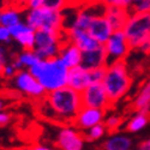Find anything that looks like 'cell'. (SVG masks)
<instances>
[{
  "label": "cell",
  "mask_w": 150,
  "mask_h": 150,
  "mask_svg": "<svg viewBox=\"0 0 150 150\" xmlns=\"http://www.w3.org/2000/svg\"><path fill=\"white\" fill-rule=\"evenodd\" d=\"M82 108L81 94L69 86L48 93L41 103L40 114L54 121L72 122Z\"/></svg>",
  "instance_id": "6da1fadb"
},
{
  "label": "cell",
  "mask_w": 150,
  "mask_h": 150,
  "mask_svg": "<svg viewBox=\"0 0 150 150\" xmlns=\"http://www.w3.org/2000/svg\"><path fill=\"white\" fill-rule=\"evenodd\" d=\"M102 85L106 94L113 105L126 96L132 86V77L125 61H117L105 67Z\"/></svg>",
  "instance_id": "7a4b0ae2"
},
{
  "label": "cell",
  "mask_w": 150,
  "mask_h": 150,
  "mask_svg": "<svg viewBox=\"0 0 150 150\" xmlns=\"http://www.w3.org/2000/svg\"><path fill=\"white\" fill-rule=\"evenodd\" d=\"M28 71L39 81L47 94L67 85L69 70L58 58L40 60Z\"/></svg>",
  "instance_id": "3957f363"
},
{
  "label": "cell",
  "mask_w": 150,
  "mask_h": 150,
  "mask_svg": "<svg viewBox=\"0 0 150 150\" xmlns=\"http://www.w3.org/2000/svg\"><path fill=\"white\" fill-rule=\"evenodd\" d=\"M28 25L35 30L47 31H64L65 16L64 12L52 11L47 7H40L35 10H27L24 13V19Z\"/></svg>",
  "instance_id": "277c9868"
},
{
  "label": "cell",
  "mask_w": 150,
  "mask_h": 150,
  "mask_svg": "<svg viewBox=\"0 0 150 150\" xmlns=\"http://www.w3.org/2000/svg\"><path fill=\"white\" fill-rule=\"evenodd\" d=\"M131 49H137L150 39V13H130L122 28Z\"/></svg>",
  "instance_id": "5b68a950"
},
{
  "label": "cell",
  "mask_w": 150,
  "mask_h": 150,
  "mask_svg": "<svg viewBox=\"0 0 150 150\" xmlns=\"http://www.w3.org/2000/svg\"><path fill=\"white\" fill-rule=\"evenodd\" d=\"M64 31H35V45L34 52L40 60H49L58 58L61 46L66 41V37H62Z\"/></svg>",
  "instance_id": "8992f818"
},
{
  "label": "cell",
  "mask_w": 150,
  "mask_h": 150,
  "mask_svg": "<svg viewBox=\"0 0 150 150\" xmlns=\"http://www.w3.org/2000/svg\"><path fill=\"white\" fill-rule=\"evenodd\" d=\"M107 65L113 64L117 61H125V58L131 52L130 43L122 30L114 31L103 45ZM106 65V66H107Z\"/></svg>",
  "instance_id": "52a82bcc"
},
{
  "label": "cell",
  "mask_w": 150,
  "mask_h": 150,
  "mask_svg": "<svg viewBox=\"0 0 150 150\" xmlns=\"http://www.w3.org/2000/svg\"><path fill=\"white\" fill-rule=\"evenodd\" d=\"M82 107L106 110L112 106L102 83H91L81 93Z\"/></svg>",
  "instance_id": "ba28073f"
},
{
  "label": "cell",
  "mask_w": 150,
  "mask_h": 150,
  "mask_svg": "<svg viewBox=\"0 0 150 150\" xmlns=\"http://www.w3.org/2000/svg\"><path fill=\"white\" fill-rule=\"evenodd\" d=\"M13 79V86L22 94L27 95L33 98H45L46 90L42 88V85L39 83L33 74L28 70L17 71L16 76L12 78Z\"/></svg>",
  "instance_id": "9c48e42d"
},
{
  "label": "cell",
  "mask_w": 150,
  "mask_h": 150,
  "mask_svg": "<svg viewBox=\"0 0 150 150\" xmlns=\"http://www.w3.org/2000/svg\"><path fill=\"white\" fill-rule=\"evenodd\" d=\"M58 150H83L85 138L83 132L73 126H62L59 129L55 138Z\"/></svg>",
  "instance_id": "30bf717a"
},
{
  "label": "cell",
  "mask_w": 150,
  "mask_h": 150,
  "mask_svg": "<svg viewBox=\"0 0 150 150\" xmlns=\"http://www.w3.org/2000/svg\"><path fill=\"white\" fill-rule=\"evenodd\" d=\"M105 118H106V110L82 107L76 118H74V120L72 121V124L73 127H76L81 132L82 131L85 132L86 130L95 126V125L102 124L105 121Z\"/></svg>",
  "instance_id": "8fae6325"
},
{
  "label": "cell",
  "mask_w": 150,
  "mask_h": 150,
  "mask_svg": "<svg viewBox=\"0 0 150 150\" xmlns=\"http://www.w3.org/2000/svg\"><path fill=\"white\" fill-rule=\"evenodd\" d=\"M113 33L114 30L107 21V18L105 17V12L96 13L93 17L88 28V34L96 42H98L100 45H105Z\"/></svg>",
  "instance_id": "7c38bea8"
},
{
  "label": "cell",
  "mask_w": 150,
  "mask_h": 150,
  "mask_svg": "<svg viewBox=\"0 0 150 150\" xmlns=\"http://www.w3.org/2000/svg\"><path fill=\"white\" fill-rule=\"evenodd\" d=\"M12 40H15L23 51H34L35 45V30H33L25 22H21L15 27L10 28Z\"/></svg>",
  "instance_id": "4fadbf2b"
},
{
  "label": "cell",
  "mask_w": 150,
  "mask_h": 150,
  "mask_svg": "<svg viewBox=\"0 0 150 150\" xmlns=\"http://www.w3.org/2000/svg\"><path fill=\"white\" fill-rule=\"evenodd\" d=\"M91 77H90V71L85 70L81 65L77 67H73L69 70L67 74V86L73 89L77 93H82L84 89H86L91 84Z\"/></svg>",
  "instance_id": "5bb4252c"
},
{
  "label": "cell",
  "mask_w": 150,
  "mask_h": 150,
  "mask_svg": "<svg viewBox=\"0 0 150 150\" xmlns=\"http://www.w3.org/2000/svg\"><path fill=\"white\" fill-rule=\"evenodd\" d=\"M58 59L62 62V65L67 70H71L73 67H77L81 65L82 52L77 48V46H74L72 42L66 40L60 48Z\"/></svg>",
  "instance_id": "9a60e30c"
},
{
  "label": "cell",
  "mask_w": 150,
  "mask_h": 150,
  "mask_svg": "<svg viewBox=\"0 0 150 150\" xmlns=\"http://www.w3.org/2000/svg\"><path fill=\"white\" fill-rule=\"evenodd\" d=\"M106 65H107V60H106L103 45L94 49V51L82 53L81 66L84 67L85 70L101 69V67H106Z\"/></svg>",
  "instance_id": "2e32d148"
},
{
  "label": "cell",
  "mask_w": 150,
  "mask_h": 150,
  "mask_svg": "<svg viewBox=\"0 0 150 150\" xmlns=\"http://www.w3.org/2000/svg\"><path fill=\"white\" fill-rule=\"evenodd\" d=\"M133 141L130 136L125 133H112L105 139L102 144L103 150H132Z\"/></svg>",
  "instance_id": "e0dca14e"
},
{
  "label": "cell",
  "mask_w": 150,
  "mask_h": 150,
  "mask_svg": "<svg viewBox=\"0 0 150 150\" xmlns=\"http://www.w3.org/2000/svg\"><path fill=\"white\" fill-rule=\"evenodd\" d=\"M129 15H130V12L127 10L113 7V6L105 4V17L107 18V21L109 22V24L112 25L114 31L122 30L125 23H126L129 18Z\"/></svg>",
  "instance_id": "ac0fdd59"
},
{
  "label": "cell",
  "mask_w": 150,
  "mask_h": 150,
  "mask_svg": "<svg viewBox=\"0 0 150 150\" xmlns=\"http://www.w3.org/2000/svg\"><path fill=\"white\" fill-rule=\"evenodd\" d=\"M132 106L136 112L150 114V82H146L142 85L133 100Z\"/></svg>",
  "instance_id": "d6986e66"
},
{
  "label": "cell",
  "mask_w": 150,
  "mask_h": 150,
  "mask_svg": "<svg viewBox=\"0 0 150 150\" xmlns=\"http://www.w3.org/2000/svg\"><path fill=\"white\" fill-rule=\"evenodd\" d=\"M0 17H1V25L8 29L23 21L21 11L13 5H5L3 8H0Z\"/></svg>",
  "instance_id": "ffe728a7"
},
{
  "label": "cell",
  "mask_w": 150,
  "mask_h": 150,
  "mask_svg": "<svg viewBox=\"0 0 150 150\" xmlns=\"http://www.w3.org/2000/svg\"><path fill=\"white\" fill-rule=\"evenodd\" d=\"M40 61L34 51H22L18 55L15 57L11 64L17 71H23V70H30L34 65H36Z\"/></svg>",
  "instance_id": "44dd1931"
},
{
  "label": "cell",
  "mask_w": 150,
  "mask_h": 150,
  "mask_svg": "<svg viewBox=\"0 0 150 150\" xmlns=\"http://www.w3.org/2000/svg\"><path fill=\"white\" fill-rule=\"evenodd\" d=\"M149 122H150V114L136 112V114H133V117H131L127 120V122L125 124V130L130 133H137L145 129Z\"/></svg>",
  "instance_id": "7402d4cb"
},
{
  "label": "cell",
  "mask_w": 150,
  "mask_h": 150,
  "mask_svg": "<svg viewBox=\"0 0 150 150\" xmlns=\"http://www.w3.org/2000/svg\"><path fill=\"white\" fill-rule=\"evenodd\" d=\"M107 129L106 126L102 124H98V125H95L91 129L86 130L85 132H83V136L85 138V142H95V141H100L101 138L107 134Z\"/></svg>",
  "instance_id": "603a6c76"
},
{
  "label": "cell",
  "mask_w": 150,
  "mask_h": 150,
  "mask_svg": "<svg viewBox=\"0 0 150 150\" xmlns=\"http://www.w3.org/2000/svg\"><path fill=\"white\" fill-rule=\"evenodd\" d=\"M122 118L118 114H112V115H108L107 118H105V121H103V125L106 126L107 131L109 132H118L119 129L122 126Z\"/></svg>",
  "instance_id": "cb8c5ba5"
},
{
  "label": "cell",
  "mask_w": 150,
  "mask_h": 150,
  "mask_svg": "<svg viewBox=\"0 0 150 150\" xmlns=\"http://www.w3.org/2000/svg\"><path fill=\"white\" fill-rule=\"evenodd\" d=\"M130 13H150V0H133Z\"/></svg>",
  "instance_id": "d4e9b609"
},
{
  "label": "cell",
  "mask_w": 150,
  "mask_h": 150,
  "mask_svg": "<svg viewBox=\"0 0 150 150\" xmlns=\"http://www.w3.org/2000/svg\"><path fill=\"white\" fill-rule=\"evenodd\" d=\"M43 7H47L52 11L62 12L67 7V3L62 0H43Z\"/></svg>",
  "instance_id": "484cf974"
},
{
  "label": "cell",
  "mask_w": 150,
  "mask_h": 150,
  "mask_svg": "<svg viewBox=\"0 0 150 150\" xmlns=\"http://www.w3.org/2000/svg\"><path fill=\"white\" fill-rule=\"evenodd\" d=\"M106 5L122 8V10H127L130 12L131 5H132V0H109V1H105Z\"/></svg>",
  "instance_id": "4316f807"
},
{
  "label": "cell",
  "mask_w": 150,
  "mask_h": 150,
  "mask_svg": "<svg viewBox=\"0 0 150 150\" xmlns=\"http://www.w3.org/2000/svg\"><path fill=\"white\" fill-rule=\"evenodd\" d=\"M89 71H90V77H91L93 83H102L103 77H105V67L89 70Z\"/></svg>",
  "instance_id": "83f0119b"
},
{
  "label": "cell",
  "mask_w": 150,
  "mask_h": 150,
  "mask_svg": "<svg viewBox=\"0 0 150 150\" xmlns=\"http://www.w3.org/2000/svg\"><path fill=\"white\" fill-rule=\"evenodd\" d=\"M12 41V36L10 29L0 25V45H8Z\"/></svg>",
  "instance_id": "f1b7e54d"
},
{
  "label": "cell",
  "mask_w": 150,
  "mask_h": 150,
  "mask_svg": "<svg viewBox=\"0 0 150 150\" xmlns=\"http://www.w3.org/2000/svg\"><path fill=\"white\" fill-rule=\"evenodd\" d=\"M16 73H17V70L13 67V65L8 64V62L4 66L3 72H1V74L4 77H6V78H13L16 76Z\"/></svg>",
  "instance_id": "f546056e"
},
{
  "label": "cell",
  "mask_w": 150,
  "mask_h": 150,
  "mask_svg": "<svg viewBox=\"0 0 150 150\" xmlns=\"http://www.w3.org/2000/svg\"><path fill=\"white\" fill-rule=\"evenodd\" d=\"M27 10H35V8H40L43 7V0H29L25 3Z\"/></svg>",
  "instance_id": "4dcf8cb0"
},
{
  "label": "cell",
  "mask_w": 150,
  "mask_h": 150,
  "mask_svg": "<svg viewBox=\"0 0 150 150\" xmlns=\"http://www.w3.org/2000/svg\"><path fill=\"white\" fill-rule=\"evenodd\" d=\"M7 64V57H6V51L5 48L0 45V74L3 72L4 66Z\"/></svg>",
  "instance_id": "1f68e13d"
},
{
  "label": "cell",
  "mask_w": 150,
  "mask_h": 150,
  "mask_svg": "<svg viewBox=\"0 0 150 150\" xmlns=\"http://www.w3.org/2000/svg\"><path fill=\"white\" fill-rule=\"evenodd\" d=\"M10 121H11V115H10V113H7V112H5V110L0 112V127L8 125Z\"/></svg>",
  "instance_id": "d6a6232c"
},
{
  "label": "cell",
  "mask_w": 150,
  "mask_h": 150,
  "mask_svg": "<svg viewBox=\"0 0 150 150\" xmlns=\"http://www.w3.org/2000/svg\"><path fill=\"white\" fill-rule=\"evenodd\" d=\"M25 150H57L53 146H49V145H43V144H34L28 146Z\"/></svg>",
  "instance_id": "836d02e7"
},
{
  "label": "cell",
  "mask_w": 150,
  "mask_h": 150,
  "mask_svg": "<svg viewBox=\"0 0 150 150\" xmlns=\"http://www.w3.org/2000/svg\"><path fill=\"white\" fill-rule=\"evenodd\" d=\"M137 150H150V138L141 142L138 144V148H137Z\"/></svg>",
  "instance_id": "e575fe53"
},
{
  "label": "cell",
  "mask_w": 150,
  "mask_h": 150,
  "mask_svg": "<svg viewBox=\"0 0 150 150\" xmlns=\"http://www.w3.org/2000/svg\"><path fill=\"white\" fill-rule=\"evenodd\" d=\"M4 106H5L4 101H3V100H0V112H1V110H4Z\"/></svg>",
  "instance_id": "d590c367"
},
{
  "label": "cell",
  "mask_w": 150,
  "mask_h": 150,
  "mask_svg": "<svg viewBox=\"0 0 150 150\" xmlns=\"http://www.w3.org/2000/svg\"><path fill=\"white\" fill-rule=\"evenodd\" d=\"M0 25H1V17H0Z\"/></svg>",
  "instance_id": "8d00e7d4"
},
{
  "label": "cell",
  "mask_w": 150,
  "mask_h": 150,
  "mask_svg": "<svg viewBox=\"0 0 150 150\" xmlns=\"http://www.w3.org/2000/svg\"><path fill=\"white\" fill-rule=\"evenodd\" d=\"M149 82H150V81H149Z\"/></svg>",
  "instance_id": "74e56055"
}]
</instances>
